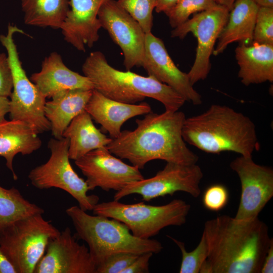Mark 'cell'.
Segmentation results:
<instances>
[{
    "label": "cell",
    "instance_id": "6da1fadb",
    "mask_svg": "<svg viewBox=\"0 0 273 273\" xmlns=\"http://www.w3.org/2000/svg\"><path fill=\"white\" fill-rule=\"evenodd\" d=\"M202 234L208 255L200 273H260L272 238L258 217L220 215L205 222Z\"/></svg>",
    "mask_w": 273,
    "mask_h": 273
},
{
    "label": "cell",
    "instance_id": "7a4b0ae2",
    "mask_svg": "<svg viewBox=\"0 0 273 273\" xmlns=\"http://www.w3.org/2000/svg\"><path fill=\"white\" fill-rule=\"evenodd\" d=\"M186 118L178 110H165L161 114L151 111L135 120L134 129L121 131L106 148L113 155L128 160L139 169L154 160L196 164L199 157L187 147L182 135Z\"/></svg>",
    "mask_w": 273,
    "mask_h": 273
},
{
    "label": "cell",
    "instance_id": "3957f363",
    "mask_svg": "<svg viewBox=\"0 0 273 273\" xmlns=\"http://www.w3.org/2000/svg\"><path fill=\"white\" fill-rule=\"evenodd\" d=\"M182 135L186 143L208 153L229 151L252 156L259 146L255 125L250 118L230 107L218 104L186 118Z\"/></svg>",
    "mask_w": 273,
    "mask_h": 273
},
{
    "label": "cell",
    "instance_id": "277c9868",
    "mask_svg": "<svg viewBox=\"0 0 273 273\" xmlns=\"http://www.w3.org/2000/svg\"><path fill=\"white\" fill-rule=\"evenodd\" d=\"M82 70L94 89L117 101L133 104L151 98L161 103L169 111H178L186 102L173 88L153 76L114 68L100 51L90 53Z\"/></svg>",
    "mask_w": 273,
    "mask_h": 273
},
{
    "label": "cell",
    "instance_id": "5b68a950",
    "mask_svg": "<svg viewBox=\"0 0 273 273\" xmlns=\"http://www.w3.org/2000/svg\"><path fill=\"white\" fill-rule=\"evenodd\" d=\"M66 212L72 221L76 237L87 243L96 268L114 253L157 254L163 248L156 240L135 237L124 223L116 219L89 215L77 206L67 208Z\"/></svg>",
    "mask_w": 273,
    "mask_h": 273
},
{
    "label": "cell",
    "instance_id": "8992f818",
    "mask_svg": "<svg viewBox=\"0 0 273 273\" xmlns=\"http://www.w3.org/2000/svg\"><path fill=\"white\" fill-rule=\"evenodd\" d=\"M190 209L191 205L180 199L163 205L144 202L127 204L114 200L97 203L92 211L94 214L122 222L133 236L147 239L158 235L164 228L185 224Z\"/></svg>",
    "mask_w": 273,
    "mask_h": 273
},
{
    "label": "cell",
    "instance_id": "52a82bcc",
    "mask_svg": "<svg viewBox=\"0 0 273 273\" xmlns=\"http://www.w3.org/2000/svg\"><path fill=\"white\" fill-rule=\"evenodd\" d=\"M42 215L33 214L0 228V249L17 273H34L49 242L60 233Z\"/></svg>",
    "mask_w": 273,
    "mask_h": 273
},
{
    "label": "cell",
    "instance_id": "ba28073f",
    "mask_svg": "<svg viewBox=\"0 0 273 273\" xmlns=\"http://www.w3.org/2000/svg\"><path fill=\"white\" fill-rule=\"evenodd\" d=\"M23 33L16 26L9 24L6 35H0V42L6 49L13 77V89L10 96L9 117L23 121L38 134L51 130L44 114L46 98L29 79L23 69L16 44L15 33Z\"/></svg>",
    "mask_w": 273,
    "mask_h": 273
},
{
    "label": "cell",
    "instance_id": "9c48e42d",
    "mask_svg": "<svg viewBox=\"0 0 273 273\" xmlns=\"http://www.w3.org/2000/svg\"><path fill=\"white\" fill-rule=\"evenodd\" d=\"M68 138L51 139L48 143L51 156L45 163L32 169L28 174L31 184L40 190L57 188L74 198L83 210L92 211L99 202V197L88 195L89 191L84 179L74 170L68 154Z\"/></svg>",
    "mask_w": 273,
    "mask_h": 273
},
{
    "label": "cell",
    "instance_id": "30bf717a",
    "mask_svg": "<svg viewBox=\"0 0 273 273\" xmlns=\"http://www.w3.org/2000/svg\"><path fill=\"white\" fill-rule=\"evenodd\" d=\"M229 12L227 8L217 4L195 14L173 28L171 32V37L179 39L184 38L191 32L197 39L195 59L187 73L193 85L200 80L205 79L210 71V57L215 42L228 21Z\"/></svg>",
    "mask_w": 273,
    "mask_h": 273
},
{
    "label": "cell",
    "instance_id": "8fae6325",
    "mask_svg": "<svg viewBox=\"0 0 273 273\" xmlns=\"http://www.w3.org/2000/svg\"><path fill=\"white\" fill-rule=\"evenodd\" d=\"M203 177L201 167L197 164L186 165L167 162L164 167L153 177L131 183L116 192L114 200L119 201L132 194H138L146 201L184 192L194 198L201 193L200 184Z\"/></svg>",
    "mask_w": 273,
    "mask_h": 273
},
{
    "label": "cell",
    "instance_id": "7c38bea8",
    "mask_svg": "<svg viewBox=\"0 0 273 273\" xmlns=\"http://www.w3.org/2000/svg\"><path fill=\"white\" fill-rule=\"evenodd\" d=\"M241 182L240 203L235 216L238 219L258 217L273 196V169L255 163L252 156L240 155L230 163Z\"/></svg>",
    "mask_w": 273,
    "mask_h": 273
},
{
    "label": "cell",
    "instance_id": "4fadbf2b",
    "mask_svg": "<svg viewBox=\"0 0 273 273\" xmlns=\"http://www.w3.org/2000/svg\"><path fill=\"white\" fill-rule=\"evenodd\" d=\"M76 165L86 177L89 191L96 188L116 192L144 177L138 167L115 157L106 147L93 150L75 160Z\"/></svg>",
    "mask_w": 273,
    "mask_h": 273
},
{
    "label": "cell",
    "instance_id": "5bb4252c",
    "mask_svg": "<svg viewBox=\"0 0 273 273\" xmlns=\"http://www.w3.org/2000/svg\"><path fill=\"white\" fill-rule=\"evenodd\" d=\"M98 18L102 28L121 49L127 70L142 66L145 49L146 33L139 23L117 3L108 0L100 8Z\"/></svg>",
    "mask_w": 273,
    "mask_h": 273
},
{
    "label": "cell",
    "instance_id": "9a60e30c",
    "mask_svg": "<svg viewBox=\"0 0 273 273\" xmlns=\"http://www.w3.org/2000/svg\"><path fill=\"white\" fill-rule=\"evenodd\" d=\"M45 252L34 273H96L88 248L68 227L50 240Z\"/></svg>",
    "mask_w": 273,
    "mask_h": 273
},
{
    "label": "cell",
    "instance_id": "2e32d148",
    "mask_svg": "<svg viewBox=\"0 0 273 273\" xmlns=\"http://www.w3.org/2000/svg\"><path fill=\"white\" fill-rule=\"evenodd\" d=\"M149 76L165 83L194 105L202 104V97L191 83L188 74L175 65L163 41L152 32L146 33L144 57L142 65Z\"/></svg>",
    "mask_w": 273,
    "mask_h": 273
},
{
    "label": "cell",
    "instance_id": "e0dca14e",
    "mask_svg": "<svg viewBox=\"0 0 273 273\" xmlns=\"http://www.w3.org/2000/svg\"><path fill=\"white\" fill-rule=\"evenodd\" d=\"M108 0H69V10L60 29L64 40L79 51L92 48L102 28L98 13Z\"/></svg>",
    "mask_w": 273,
    "mask_h": 273
},
{
    "label": "cell",
    "instance_id": "ac0fdd59",
    "mask_svg": "<svg viewBox=\"0 0 273 273\" xmlns=\"http://www.w3.org/2000/svg\"><path fill=\"white\" fill-rule=\"evenodd\" d=\"M85 111L92 119L108 132L112 139L117 138L123 124L128 119L152 111L146 102L127 104L108 98L93 89Z\"/></svg>",
    "mask_w": 273,
    "mask_h": 273
},
{
    "label": "cell",
    "instance_id": "d6986e66",
    "mask_svg": "<svg viewBox=\"0 0 273 273\" xmlns=\"http://www.w3.org/2000/svg\"><path fill=\"white\" fill-rule=\"evenodd\" d=\"M30 79L46 98H51L56 93L66 89H94L89 79L68 68L57 52L52 53L44 59L40 70L32 74Z\"/></svg>",
    "mask_w": 273,
    "mask_h": 273
},
{
    "label": "cell",
    "instance_id": "ffe728a7",
    "mask_svg": "<svg viewBox=\"0 0 273 273\" xmlns=\"http://www.w3.org/2000/svg\"><path fill=\"white\" fill-rule=\"evenodd\" d=\"M241 42L235 49L238 77L245 85L273 81V45Z\"/></svg>",
    "mask_w": 273,
    "mask_h": 273
},
{
    "label": "cell",
    "instance_id": "44dd1931",
    "mask_svg": "<svg viewBox=\"0 0 273 273\" xmlns=\"http://www.w3.org/2000/svg\"><path fill=\"white\" fill-rule=\"evenodd\" d=\"M93 89H66L56 93L46 102L44 114L51 125L54 138H63V133L71 121L85 110Z\"/></svg>",
    "mask_w": 273,
    "mask_h": 273
},
{
    "label": "cell",
    "instance_id": "7402d4cb",
    "mask_svg": "<svg viewBox=\"0 0 273 273\" xmlns=\"http://www.w3.org/2000/svg\"><path fill=\"white\" fill-rule=\"evenodd\" d=\"M38 133L28 124L20 120L0 122V156L12 172L14 179H18L13 168V160L18 154L29 155L38 150L42 144Z\"/></svg>",
    "mask_w": 273,
    "mask_h": 273
},
{
    "label": "cell",
    "instance_id": "603a6c76",
    "mask_svg": "<svg viewBox=\"0 0 273 273\" xmlns=\"http://www.w3.org/2000/svg\"><path fill=\"white\" fill-rule=\"evenodd\" d=\"M258 9L259 6L252 0H236L212 54L219 55L234 42L252 43Z\"/></svg>",
    "mask_w": 273,
    "mask_h": 273
},
{
    "label": "cell",
    "instance_id": "cb8c5ba5",
    "mask_svg": "<svg viewBox=\"0 0 273 273\" xmlns=\"http://www.w3.org/2000/svg\"><path fill=\"white\" fill-rule=\"evenodd\" d=\"M62 136L69 139V157L74 161L93 150L106 147L112 140L95 126L85 110L71 121Z\"/></svg>",
    "mask_w": 273,
    "mask_h": 273
},
{
    "label": "cell",
    "instance_id": "d4e9b609",
    "mask_svg": "<svg viewBox=\"0 0 273 273\" xmlns=\"http://www.w3.org/2000/svg\"><path fill=\"white\" fill-rule=\"evenodd\" d=\"M24 23L60 29L69 10V0H21Z\"/></svg>",
    "mask_w": 273,
    "mask_h": 273
},
{
    "label": "cell",
    "instance_id": "484cf974",
    "mask_svg": "<svg viewBox=\"0 0 273 273\" xmlns=\"http://www.w3.org/2000/svg\"><path fill=\"white\" fill-rule=\"evenodd\" d=\"M43 213L42 208L25 199L17 189L0 186V228L18 219Z\"/></svg>",
    "mask_w": 273,
    "mask_h": 273
},
{
    "label": "cell",
    "instance_id": "4316f807",
    "mask_svg": "<svg viewBox=\"0 0 273 273\" xmlns=\"http://www.w3.org/2000/svg\"><path fill=\"white\" fill-rule=\"evenodd\" d=\"M178 247L181 253L179 273H200L202 266L208 255V246L202 234L200 241L194 250L188 252L184 242L167 236Z\"/></svg>",
    "mask_w": 273,
    "mask_h": 273
},
{
    "label": "cell",
    "instance_id": "83f0119b",
    "mask_svg": "<svg viewBox=\"0 0 273 273\" xmlns=\"http://www.w3.org/2000/svg\"><path fill=\"white\" fill-rule=\"evenodd\" d=\"M218 4L216 0H180L165 14L174 28L189 19L191 15L209 9Z\"/></svg>",
    "mask_w": 273,
    "mask_h": 273
},
{
    "label": "cell",
    "instance_id": "f1b7e54d",
    "mask_svg": "<svg viewBox=\"0 0 273 273\" xmlns=\"http://www.w3.org/2000/svg\"><path fill=\"white\" fill-rule=\"evenodd\" d=\"M157 0H117L124 9L141 25L146 33L151 32L153 12Z\"/></svg>",
    "mask_w": 273,
    "mask_h": 273
},
{
    "label": "cell",
    "instance_id": "f546056e",
    "mask_svg": "<svg viewBox=\"0 0 273 273\" xmlns=\"http://www.w3.org/2000/svg\"><path fill=\"white\" fill-rule=\"evenodd\" d=\"M252 42L273 45V8L259 7Z\"/></svg>",
    "mask_w": 273,
    "mask_h": 273
},
{
    "label": "cell",
    "instance_id": "4dcf8cb0",
    "mask_svg": "<svg viewBox=\"0 0 273 273\" xmlns=\"http://www.w3.org/2000/svg\"><path fill=\"white\" fill-rule=\"evenodd\" d=\"M139 255L127 252L113 253L96 268V273H122Z\"/></svg>",
    "mask_w": 273,
    "mask_h": 273
},
{
    "label": "cell",
    "instance_id": "1f68e13d",
    "mask_svg": "<svg viewBox=\"0 0 273 273\" xmlns=\"http://www.w3.org/2000/svg\"><path fill=\"white\" fill-rule=\"evenodd\" d=\"M229 200L227 189L223 185L216 184L208 187L203 196V204L209 210L218 211L223 208Z\"/></svg>",
    "mask_w": 273,
    "mask_h": 273
},
{
    "label": "cell",
    "instance_id": "d6a6232c",
    "mask_svg": "<svg viewBox=\"0 0 273 273\" xmlns=\"http://www.w3.org/2000/svg\"><path fill=\"white\" fill-rule=\"evenodd\" d=\"M13 86L12 74L7 55L0 52V96L10 97Z\"/></svg>",
    "mask_w": 273,
    "mask_h": 273
},
{
    "label": "cell",
    "instance_id": "836d02e7",
    "mask_svg": "<svg viewBox=\"0 0 273 273\" xmlns=\"http://www.w3.org/2000/svg\"><path fill=\"white\" fill-rule=\"evenodd\" d=\"M153 253L141 254L122 273H147L149 272V261Z\"/></svg>",
    "mask_w": 273,
    "mask_h": 273
},
{
    "label": "cell",
    "instance_id": "e575fe53",
    "mask_svg": "<svg viewBox=\"0 0 273 273\" xmlns=\"http://www.w3.org/2000/svg\"><path fill=\"white\" fill-rule=\"evenodd\" d=\"M273 272V239H271L268 251L265 256L260 273Z\"/></svg>",
    "mask_w": 273,
    "mask_h": 273
},
{
    "label": "cell",
    "instance_id": "d590c367",
    "mask_svg": "<svg viewBox=\"0 0 273 273\" xmlns=\"http://www.w3.org/2000/svg\"><path fill=\"white\" fill-rule=\"evenodd\" d=\"M0 273H17L16 269L0 249Z\"/></svg>",
    "mask_w": 273,
    "mask_h": 273
},
{
    "label": "cell",
    "instance_id": "8d00e7d4",
    "mask_svg": "<svg viewBox=\"0 0 273 273\" xmlns=\"http://www.w3.org/2000/svg\"><path fill=\"white\" fill-rule=\"evenodd\" d=\"M180 0H157L155 10L157 13H165L173 8Z\"/></svg>",
    "mask_w": 273,
    "mask_h": 273
},
{
    "label": "cell",
    "instance_id": "74e56055",
    "mask_svg": "<svg viewBox=\"0 0 273 273\" xmlns=\"http://www.w3.org/2000/svg\"><path fill=\"white\" fill-rule=\"evenodd\" d=\"M10 99L8 97L0 96V122L5 120V116L9 113Z\"/></svg>",
    "mask_w": 273,
    "mask_h": 273
},
{
    "label": "cell",
    "instance_id": "f35d334b",
    "mask_svg": "<svg viewBox=\"0 0 273 273\" xmlns=\"http://www.w3.org/2000/svg\"><path fill=\"white\" fill-rule=\"evenodd\" d=\"M259 7L273 8V0H252Z\"/></svg>",
    "mask_w": 273,
    "mask_h": 273
},
{
    "label": "cell",
    "instance_id": "ab89813d",
    "mask_svg": "<svg viewBox=\"0 0 273 273\" xmlns=\"http://www.w3.org/2000/svg\"><path fill=\"white\" fill-rule=\"evenodd\" d=\"M236 0H216L217 3L225 7L230 11L232 9Z\"/></svg>",
    "mask_w": 273,
    "mask_h": 273
}]
</instances>
